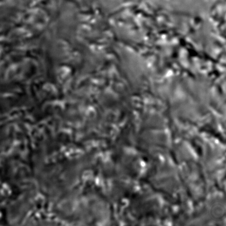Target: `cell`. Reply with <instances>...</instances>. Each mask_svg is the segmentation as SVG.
Returning a JSON list of instances; mask_svg holds the SVG:
<instances>
[{"instance_id":"1","label":"cell","mask_w":226,"mask_h":226,"mask_svg":"<svg viewBox=\"0 0 226 226\" xmlns=\"http://www.w3.org/2000/svg\"><path fill=\"white\" fill-rule=\"evenodd\" d=\"M149 186L180 204L189 198L172 153L152 159L147 176Z\"/></svg>"}]
</instances>
